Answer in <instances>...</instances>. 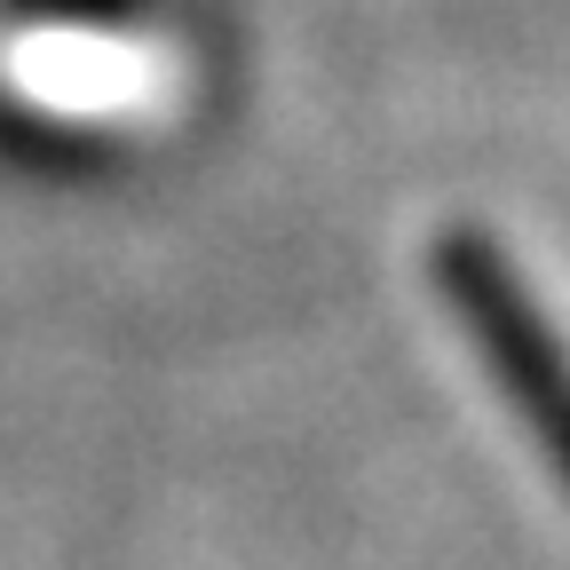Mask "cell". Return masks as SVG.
<instances>
[{
	"label": "cell",
	"mask_w": 570,
	"mask_h": 570,
	"mask_svg": "<svg viewBox=\"0 0 570 570\" xmlns=\"http://www.w3.org/2000/svg\"><path fill=\"white\" fill-rule=\"evenodd\" d=\"M9 9L48 17V24H63V32H111V24H135L151 0H9Z\"/></svg>",
	"instance_id": "2"
},
{
	"label": "cell",
	"mask_w": 570,
	"mask_h": 570,
	"mask_svg": "<svg viewBox=\"0 0 570 570\" xmlns=\"http://www.w3.org/2000/svg\"><path fill=\"white\" fill-rule=\"evenodd\" d=\"M428 269H436L444 302L460 309V325L475 333V348L491 356V373L508 381V396L554 444L562 436V356H554V341H547V325H539V309L523 294V277L508 269V254L491 238H475V230H452V238H436Z\"/></svg>",
	"instance_id": "1"
}]
</instances>
